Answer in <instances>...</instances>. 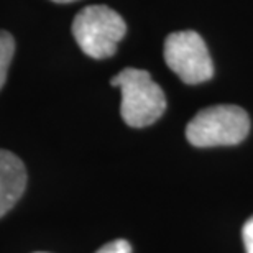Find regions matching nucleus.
Returning <instances> with one entry per match:
<instances>
[{
	"label": "nucleus",
	"instance_id": "obj_8",
	"mask_svg": "<svg viewBox=\"0 0 253 253\" xmlns=\"http://www.w3.org/2000/svg\"><path fill=\"white\" fill-rule=\"evenodd\" d=\"M242 237H244V245L247 253H253V217H250L245 222L244 230H242Z\"/></svg>",
	"mask_w": 253,
	"mask_h": 253
},
{
	"label": "nucleus",
	"instance_id": "obj_5",
	"mask_svg": "<svg viewBox=\"0 0 253 253\" xmlns=\"http://www.w3.org/2000/svg\"><path fill=\"white\" fill-rule=\"evenodd\" d=\"M27 188V169L12 151L0 150V217L17 204Z\"/></svg>",
	"mask_w": 253,
	"mask_h": 253
},
{
	"label": "nucleus",
	"instance_id": "obj_3",
	"mask_svg": "<svg viewBox=\"0 0 253 253\" xmlns=\"http://www.w3.org/2000/svg\"><path fill=\"white\" fill-rule=\"evenodd\" d=\"M125 32L124 18L107 5H89L76 15L73 22L76 43L94 59L112 56Z\"/></svg>",
	"mask_w": 253,
	"mask_h": 253
},
{
	"label": "nucleus",
	"instance_id": "obj_2",
	"mask_svg": "<svg viewBox=\"0 0 253 253\" xmlns=\"http://www.w3.org/2000/svg\"><path fill=\"white\" fill-rule=\"evenodd\" d=\"M250 131V119L239 105H212L194 115L186 138L199 148L239 145Z\"/></svg>",
	"mask_w": 253,
	"mask_h": 253
},
{
	"label": "nucleus",
	"instance_id": "obj_4",
	"mask_svg": "<svg viewBox=\"0 0 253 253\" xmlns=\"http://www.w3.org/2000/svg\"><path fill=\"white\" fill-rule=\"evenodd\" d=\"M165 61L186 84H199L214 76L209 49L196 32L171 33L165 42Z\"/></svg>",
	"mask_w": 253,
	"mask_h": 253
},
{
	"label": "nucleus",
	"instance_id": "obj_7",
	"mask_svg": "<svg viewBox=\"0 0 253 253\" xmlns=\"http://www.w3.org/2000/svg\"><path fill=\"white\" fill-rule=\"evenodd\" d=\"M95 253H131V247L126 240H114L110 244L100 247V249L95 252Z\"/></svg>",
	"mask_w": 253,
	"mask_h": 253
},
{
	"label": "nucleus",
	"instance_id": "obj_9",
	"mask_svg": "<svg viewBox=\"0 0 253 253\" xmlns=\"http://www.w3.org/2000/svg\"><path fill=\"white\" fill-rule=\"evenodd\" d=\"M51 2H56V3H71V2H76V0H51Z\"/></svg>",
	"mask_w": 253,
	"mask_h": 253
},
{
	"label": "nucleus",
	"instance_id": "obj_6",
	"mask_svg": "<svg viewBox=\"0 0 253 253\" xmlns=\"http://www.w3.org/2000/svg\"><path fill=\"white\" fill-rule=\"evenodd\" d=\"M15 53V40L8 32L0 30V89L3 87L7 73Z\"/></svg>",
	"mask_w": 253,
	"mask_h": 253
},
{
	"label": "nucleus",
	"instance_id": "obj_1",
	"mask_svg": "<svg viewBox=\"0 0 253 253\" xmlns=\"http://www.w3.org/2000/svg\"><path fill=\"white\" fill-rule=\"evenodd\" d=\"M110 84L122 90L120 114L126 125L133 128H143L155 124L165 114V92L151 79L148 71L125 68L114 76Z\"/></svg>",
	"mask_w": 253,
	"mask_h": 253
}]
</instances>
